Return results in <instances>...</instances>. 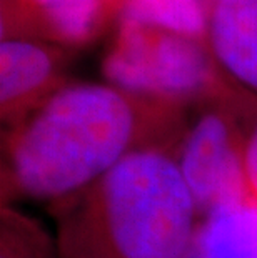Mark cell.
Returning a JSON list of instances; mask_svg holds the SVG:
<instances>
[{
	"label": "cell",
	"mask_w": 257,
	"mask_h": 258,
	"mask_svg": "<svg viewBox=\"0 0 257 258\" xmlns=\"http://www.w3.org/2000/svg\"><path fill=\"white\" fill-rule=\"evenodd\" d=\"M180 112L114 85L62 87L4 134V205L20 199L56 205L89 188L130 153L177 147L185 130Z\"/></svg>",
	"instance_id": "1"
},
{
	"label": "cell",
	"mask_w": 257,
	"mask_h": 258,
	"mask_svg": "<svg viewBox=\"0 0 257 258\" xmlns=\"http://www.w3.org/2000/svg\"><path fill=\"white\" fill-rule=\"evenodd\" d=\"M176 148L130 153L89 188L52 205L60 258H184L200 213Z\"/></svg>",
	"instance_id": "2"
},
{
	"label": "cell",
	"mask_w": 257,
	"mask_h": 258,
	"mask_svg": "<svg viewBox=\"0 0 257 258\" xmlns=\"http://www.w3.org/2000/svg\"><path fill=\"white\" fill-rule=\"evenodd\" d=\"M102 72L117 89L177 110L234 90L207 42L130 20H120Z\"/></svg>",
	"instance_id": "3"
},
{
	"label": "cell",
	"mask_w": 257,
	"mask_h": 258,
	"mask_svg": "<svg viewBox=\"0 0 257 258\" xmlns=\"http://www.w3.org/2000/svg\"><path fill=\"white\" fill-rule=\"evenodd\" d=\"M254 117L245 97L232 90L207 103L180 137L176 158L200 217L249 200L244 150Z\"/></svg>",
	"instance_id": "4"
},
{
	"label": "cell",
	"mask_w": 257,
	"mask_h": 258,
	"mask_svg": "<svg viewBox=\"0 0 257 258\" xmlns=\"http://www.w3.org/2000/svg\"><path fill=\"white\" fill-rule=\"evenodd\" d=\"M114 15L117 0H2V40L82 47L95 40Z\"/></svg>",
	"instance_id": "5"
},
{
	"label": "cell",
	"mask_w": 257,
	"mask_h": 258,
	"mask_svg": "<svg viewBox=\"0 0 257 258\" xmlns=\"http://www.w3.org/2000/svg\"><path fill=\"white\" fill-rule=\"evenodd\" d=\"M67 55L59 45L9 38L0 45V113L12 127L45 103L64 84Z\"/></svg>",
	"instance_id": "6"
},
{
	"label": "cell",
	"mask_w": 257,
	"mask_h": 258,
	"mask_svg": "<svg viewBox=\"0 0 257 258\" xmlns=\"http://www.w3.org/2000/svg\"><path fill=\"white\" fill-rule=\"evenodd\" d=\"M207 45L219 67L257 93V0H217L209 9Z\"/></svg>",
	"instance_id": "7"
},
{
	"label": "cell",
	"mask_w": 257,
	"mask_h": 258,
	"mask_svg": "<svg viewBox=\"0 0 257 258\" xmlns=\"http://www.w3.org/2000/svg\"><path fill=\"white\" fill-rule=\"evenodd\" d=\"M194 246L202 258H257V203L249 199L207 215Z\"/></svg>",
	"instance_id": "8"
},
{
	"label": "cell",
	"mask_w": 257,
	"mask_h": 258,
	"mask_svg": "<svg viewBox=\"0 0 257 258\" xmlns=\"http://www.w3.org/2000/svg\"><path fill=\"white\" fill-rule=\"evenodd\" d=\"M119 17L207 42L209 7L205 0H120Z\"/></svg>",
	"instance_id": "9"
},
{
	"label": "cell",
	"mask_w": 257,
	"mask_h": 258,
	"mask_svg": "<svg viewBox=\"0 0 257 258\" xmlns=\"http://www.w3.org/2000/svg\"><path fill=\"white\" fill-rule=\"evenodd\" d=\"M0 258H60L57 238L17 208L2 205Z\"/></svg>",
	"instance_id": "10"
},
{
	"label": "cell",
	"mask_w": 257,
	"mask_h": 258,
	"mask_svg": "<svg viewBox=\"0 0 257 258\" xmlns=\"http://www.w3.org/2000/svg\"><path fill=\"white\" fill-rule=\"evenodd\" d=\"M244 173L249 199L257 203V120L250 128L244 150Z\"/></svg>",
	"instance_id": "11"
},
{
	"label": "cell",
	"mask_w": 257,
	"mask_h": 258,
	"mask_svg": "<svg viewBox=\"0 0 257 258\" xmlns=\"http://www.w3.org/2000/svg\"><path fill=\"white\" fill-rule=\"evenodd\" d=\"M184 258H202L200 255H199V251H197V248H195V246H192V248L189 250V253L185 255Z\"/></svg>",
	"instance_id": "12"
},
{
	"label": "cell",
	"mask_w": 257,
	"mask_h": 258,
	"mask_svg": "<svg viewBox=\"0 0 257 258\" xmlns=\"http://www.w3.org/2000/svg\"><path fill=\"white\" fill-rule=\"evenodd\" d=\"M216 2H217V0H205V4H207V7H209V9H211Z\"/></svg>",
	"instance_id": "13"
}]
</instances>
